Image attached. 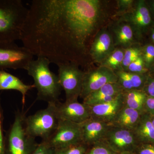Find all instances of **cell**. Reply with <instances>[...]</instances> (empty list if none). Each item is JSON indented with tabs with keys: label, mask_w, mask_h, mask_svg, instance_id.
<instances>
[{
	"label": "cell",
	"mask_w": 154,
	"mask_h": 154,
	"mask_svg": "<svg viewBox=\"0 0 154 154\" xmlns=\"http://www.w3.org/2000/svg\"><path fill=\"white\" fill-rule=\"evenodd\" d=\"M119 16L118 21L128 23L132 28L138 39H140L154 26L153 19L146 2L144 0L135 1L129 11Z\"/></svg>",
	"instance_id": "7"
},
{
	"label": "cell",
	"mask_w": 154,
	"mask_h": 154,
	"mask_svg": "<svg viewBox=\"0 0 154 154\" xmlns=\"http://www.w3.org/2000/svg\"><path fill=\"white\" fill-rule=\"evenodd\" d=\"M124 55V48L116 47L100 63V66L108 68L114 72L123 70L122 63Z\"/></svg>",
	"instance_id": "23"
},
{
	"label": "cell",
	"mask_w": 154,
	"mask_h": 154,
	"mask_svg": "<svg viewBox=\"0 0 154 154\" xmlns=\"http://www.w3.org/2000/svg\"><path fill=\"white\" fill-rule=\"evenodd\" d=\"M44 141L56 150L82 143L80 124L60 120L55 131Z\"/></svg>",
	"instance_id": "9"
},
{
	"label": "cell",
	"mask_w": 154,
	"mask_h": 154,
	"mask_svg": "<svg viewBox=\"0 0 154 154\" xmlns=\"http://www.w3.org/2000/svg\"><path fill=\"white\" fill-rule=\"evenodd\" d=\"M4 120L3 111L1 97H0V154H5V136L3 131V123Z\"/></svg>",
	"instance_id": "31"
},
{
	"label": "cell",
	"mask_w": 154,
	"mask_h": 154,
	"mask_svg": "<svg viewBox=\"0 0 154 154\" xmlns=\"http://www.w3.org/2000/svg\"><path fill=\"white\" fill-rule=\"evenodd\" d=\"M116 48L113 35L104 28L99 31L94 38L89 54L94 61L100 64Z\"/></svg>",
	"instance_id": "13"
},
{
	"label": "cell",
	"mask_w": 154,
	"mask_h": 154,
	"mask_svg": "<svg viewBox=\"0 0 154 154\" xmlns=\"http://www.w3.org/2000/svg\"><path fill=\"white\" fill-rule=\"evenodd\" d=\"M149 72L154 73V63L152 65L151 67L149 70Z\"/></svg>",
	"instance_id": "37"
},
{
	"label": "cell",
	"mask_w": 154,
	"mask_h": 154,
	"mask_svg": "<svg viewBox=\"0 0 154 154\" xmlns=\"http://www.w3.org/2000/svg\"><path fill=\"white\" fill-rule=\"evenodd\" d=\"M118 154H136L134 152H123Z\"/></svg>",
	"instance_id": "38"
},
{
	"label": "cell",
	"mask_w": 154,
	"mask_h": 154,
	"mask_svg": "<svg viewBox=\"0 0 154 154\" xmlns=\"http://www.w3.org/2000/svg\"><path fill=\"white\" fill-rule=\"evenodd\" d=\"M115 72L117 77V82L123 91L142 90L149 73L140 74L124 70L118 71Z\"/></svg>",
	"instance_id": "19"
},
{
	"label": "cell",
	"mask_w": 154,
	"mask_h": 154,
	"mask_svg": "<svg viewBox=\"0 0 154 154\" xmlns=\"http://www.w3.org/2000/svg\"><path fill=\"white\" fill-rule=\"evenodd\" d=\"M143 113L124 105L116 116L111 125L133 131Z\"/></svg>",
	"instance_id": "20"
},
{
	"label": "cell",
	"mask_w": 154,
	"mask_h": 154,
	"mask_svg": "<svg viewBox=\"0 0 154 154\" xmlns=\"http://www.w3.org/2000/svg\"><path fill=\"white\" fill-rule=\"evenodd\" d=\"M134 153L136 154H154V144L140 143Z\"/></svg>",
	"instance_id": "33"
},
{
	"label": "cell",
	"mask_w": 154,
	"mask_h": 154,
	"mask_svg": "<svg viewBox=\"0 0 154 154\" xmlns=\"http://www.w3.org/2000/svg\"><path fill=\"white\" fill-rule=\"evenodd\" d=\"M125 71L134 73L145 74L149 72V70L146 67L143 58L141 55L137 59L130 64Z\"/></svg>",
	"instance_id": "26"
},
{
	"label": "cell",
	"mask_w": 154,
	"mask_h": 154,
	"mask_svg": "<svg viewBox=\"0 0 154 154\" xmlns=\"http://www.w3.org/2000/svg\"><path fill=\"white\" fill-rule=\"evenodd\" d=\"M56 103H48L45 109L25 117V128L28 134L35 138H41L42 141L49 138L55 131L60 121Z\"/></svg>",
	"instance_id": "5"
},
{
	"label": "cell",
	"mask_w": 154,
	"mask_h": 154,
	"mask_svg": "<svg viewBox=\"0 0 154 154\" xmlns=\"http://www.w3.org/2000/svg\"><path fill=\"white\" fill-rule=\"evenodd\" d=\"M150 31L151 32V38L152 41L154 45V26L151 29Z\"/></svg>",
	"instance_id": "36"
},
{
	"label": "cell",
	"mask_w": 154,
	"mask_h": 154,
	"mask_svg": "<svg viewBox=\"0 0 154 154\" xmlns=\"http://www.w3.org/2000/svg\"><path fill=\"white\" fill-rule=\"evenodd\" d=\"M50 61L43 57H37L30 61L25 69L32 77L37 90V99L48 103L58 102L62 88L58 76L49 68Z\"/></svg>",
	"instance_id": "2"
},
{
	"label": "cell",
	"mask_w": 154,
	"mask_h": 154,
	"mask_svg": "<svg viewBox=\"0 0 154 154\" xmlns=\"http://www.w3.org/2000/svg\"><path fill=\"white\" fill-rule=\"evenodd\" d=\"M28 11L21 0H0V42L20 40Z\"/></svg>",
	"instance_id": "3"
},
{
	"label": "cell",
	"mask_w": 154,
	"mask_h": 154,
	"mask_svg": "<svg viewBox=\"0 0 154 154\" xmlns=\"http://www.w3.org/2000/svg\"><path fill=\"white\" fill-rule=\"evenodd\" d=\"M117 2L118 14L119 16L129 11L133 6L135 1L133 0H119Z\"/></svg>",
	"instance_id": "32"
},
{
	"label": "cell",
	"mask_w": 154,
	"mask_h": 154,
	"mask_svg": "<svg viewBox=\"0 0 154 154\" xmlns=\"http://www.w3.org/2000/svg\"><path fill=\"white\" fill-rule=\"evenodd\" d=\"M122 95L125 106L144 112V107L147 96L142 90L123 91Z\"/></svg>",
	"instance_id": "22"
},
{
	"label": "cell",
	"mask_w": 154,
	"mask_h": 154,
	"mask_svg": "<svg viewBox=\"0 0 154 154\" xmlns=\"http://www.w3.org/2000/svg\"><path fill=\"white\" fill-rule=\"evenodd\" d=\"M117 80L115 72L101 66L97 68L84 72L82 88L80 97L84 99L103 86L109 83L117 82Z\"/></svg>",
	"instance_id": "11"
},
{
	"label": "cell",
	"mask_w": 154,
	"mask_h": 154,
	"mask_svg": "<svg viewBox=\"0 0 154 154\" xmlns=\"http://www.w3.org/2000/svg\"><path fill=\"white\" fill-rule=\"evenodd\" d=\"M25 114L18 110L5 136V154H32L38 143L25 129Z\"/></svg>",
	"instance_id": "4"
},
{
	"label": "cell",
	"mask_w": 154,
	"mask_h": 154,
	"mask_svg": "<svg viewBox=\"0 0 154 154\" xmlns=\"http://www.w3.org/2000/svg\"><path fill=\"white\" fill-rule=\"evenodd\" d=\"M141 55V48L133 45L124 49V55L122 67L125 71L130 64L137 59Z\"/></svg>",
	"instance_id": "24"
},
{
	"label": "cell",
	"mask_w": 154,
	"mask_h": 154,
	"mask_svg": "<svg viewBox=\"0 0 154 154\" xmlns=\"http://www.w3.org/2000/svg\"><path fill=\"white\" fill-rule=\"evenodd\" d=\"M144 111L151 116L154 115V97L147 96L145 103Z\"/></svg>",
	"instance_id": "34"
},
{
	"label": "cell",
	"mask_w": 154,
	"mask_h": 154,
	"mask_svg": "<svg viewBox=\"0 0 154 154\" xmlns=\"http://www.w3.org/2000/svg\"><path fill=\"white\" fill-rule=\"evenodd\" d=\"M123 90L118 82L109 83L93 92L83 99V103L89 106L110 102L123 93Z\"/></svg>",
	"instance_id": "16"
},
{
	"label": "cell",
	"mask_w": 154,
	"mask_h": 154,
	"mask_svg": "<svg viewBox=\"0 0 154 154\" xmlns=\"http://www.w3.org/2000/svg\"><path fill=\"white\" fill-rule=\"evenodd\" d=\"M151 119L152 125L153 126L154 128V115L151 116Z\"/></svg>",
	"instance_id": "39"
},
{
	"label": "cell",
	"mask_w": 154,
	"mask_h": 154,
	"mask_svg": "<svg viewBox=\"0 0 154 154\" xmlns=\"http://www.w3.org/2000/svg\"><path fill=\"white\" fill-rule=\"evenodd\" d=\"M55 149L47 143L42 141L32 154H55Z\"/></svg>",
	"instance_id": "30"
},
{
	"label": "cell",
	"mask_w": 154,
	"mask_h": 154,
	"mask_svg": "<svg viewBox=\"0 0 154 154\" xmlns=\"http://www.w3.org/2000/svg\"><path fill=\"white\" fill-rule=\"evenodd\" d=\"M23 47L57 65L82 63L88 44L74 22L68 0H33L22 28Z\"/></svg>",
	"instance_id": "1"
},
{
	"label": "cell",
	"mask_w": 154,
	"mask_h": 154,
	"mask_svg": "<svg viewBox=\"0 0 154 154\" xmlns=\"http://www.w3.org/2000/svg\"><path fill=\"white\" fill-rule=\"evenodd\" d=\"M88 147L81 143L65 148L55 149V154H85Z\"/></svg>",
	"instance_id": "27"
},
{
	"label": "cell",
	"mask_w": 154,
	"mask_h": 154,
	"mask_svg": "<svg viewBox=\"0 0 154 154\" xmlns=\"http://www.w3.org/2000/svg\"><path fill=\"white\" fill-rule=\"evenodd\" d=\"M80 125L82 143L90 146L104 141L111 125L90 118Z\"/></svg>",
	"instance_id": "14"
},
{
	"label": "cell",
	"mask_w": 154,
	"mask_h": 154,
	"mask_svg": "<svg viewBox=\"0 0 154 154\" xmlns=\"http://www.w3.org/2000/svg\"><path fill=\"white\" fill-rule=\"evenodd\" d=\"M122 93L117 98L110 102L89 106L91 118L111 125L124 106Z\"/></svg>",
	"instance_id": "15"
},
{
	"label": "cell",
	"mask_w": 154,
	"mask_h": 154,
	"mask_svg": "<svg viewBox=\"0 0 154 154\" xmlns=\"http://www.w3.org/2000/svg\"><path fill=\"white\" fill-rule=\"evenodd\" d=\"M142 91L147 96L154 97V73L149 72Z\"/></svg>",
	"instance_id": "29"
},
{
	"label": "cell",
	"mask_w": 154,
	"mask_h": 154,
	"mask_svg": "<svg viewBox=\"0 0 154 154\" xmlns=\"http://www.w3.org/2000/svg\"><path fill=\"white\" fill-rule=\"evenodd\" d=\"M147 5L148 7L150 13L153 19H154V0L146 2Z\"/></svg>",
	"instance_id": "35"
},
{
	"label": "cell",
	"mask_w": 154,
	"mask_h": 154,
	"mask_svg": "<svg viewBox=\"0 0 154 154\" xmlns=\"http://www.w3.org/2000/svg\"><path fill=\"white\" fill-rule=\"evenodd\" d=\"M141 56L146 67L149 70L154 63V45L147 44L141 48Z\"/></svg>",
	"instance_id": "28"
},
{
	"label": "cell",
	"mask_w": 154,
	"mask_h": 154,
	"mask_svg": "<svg viewBox=\"0 0 154 154\" xmlns=\"http://www.w3.org/2000/svg\"><path fill=\"white\" fill-rule=\"evenodd\" d=\"M113 38L116 46L125 48L135 45L137 38L132 28L128 23L118 21L113 28Z\"/></svg>",
	"instance_id": "17"
},
{
	"label": "cell",
	"mask_w": 154,
	"mask_h": 154,
	"mask_svg": "<svg viewBox=\"0 0 154 154\" xmlns=\"http://www.w3.org/2000/svg\"><path fill=\"white\" fill-rule=\"evenodd\" d=\"M35 88L34 85L25 84L19 78L6 72L0 70V91L15 90L19 91L22 95V104H25V97L30 90Z\"/></svg>",
	"instance_id": "18"
},
{
	"label": "cell",
	"mask_w": 154,
	"mask_h": 154,
	"mask_svg": "<svg viewBox=\"0 0 154 154\" xmlns=\"http://www.w3.org/2000/svg\"><path fill=\"white\" fill-rule=\"evenodd\" d=\"M85 154H118L113 151L105 142L102 141L88 147Z\"/></svg>",
	"instance_id": "25"
},
{
	"label": "cell",
	"mask_w": 154,
	"mask_h": 154,
	"mask_svg": "<svg viewBox=\"0 0 154 154\" xmlns=\"http://www.w3.org/2000/svg\"><path fill=\"white\" fill-rule=\"evenodd\" d=\"M104 141L116 152H134L139 145L133 131L110 125L105 135Z\"/></svg>",
	"instance_id": "10"
},
{
	"label": "cell",
	"mask_w": 154,
	"mask_h": 154,
	"mask_svg": "<svg viewBox=\"0 0 154 154\" xmlns=\"http://www.w3.org/2000/svg\"><path fill=\"white\" fill-rule=\"evenodd\" d=\"M58 67V78L65 91L66 101L78 100L82 88L84 71L79 68L75 62H67L57 65Z\"/></svg>",
	"instance_id": "6"
},
{
	"label": "cell",
	"mask_w": 154,
	"mask_h": 154,
	"mask_svg": "<svg viewBox=\"0 0 154 154\" xmlns=\"http://www.w3.org/2000/svg\"><path fill=\"white\" fill-rule=\"evenodd\" d=\"M33 55L25 48L15 42H0V70L24 69Z\"/></svg>",
	"instance_id": "8"
},
{
	"label": "cell",
	"mask_w": 154,
	"mask_h": 154,
	"mask_svg": "<svg viewBox=\"0 0 154 154\" xmlns=\"http://www.w3.org/2000/svg\"><path fill=\"white\" fill-rule=\"evenodd\" d=\"M57 112L60 120L81 124L91 118L89 106L78 100L56 103Z\"/></svg>",
	"instance_id": "12"
},
{
	"label": "cell",
	"mask_w": 154,
	"mask_h": 154,
	"mask_svg": "<svg viewBox=\"0 0 154 154\" xmlns=\"http://www.w3.org/2000/svg\"><path fill=\"white\" fill-rule=\"evenodd\" d=\"M151 116L144 112L133 131L140 143L154 144V128Z\"/></svg>",
	"instance_id": "21"
}]
</instances>
